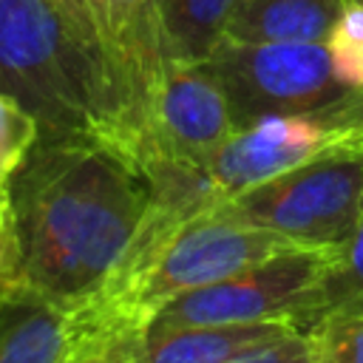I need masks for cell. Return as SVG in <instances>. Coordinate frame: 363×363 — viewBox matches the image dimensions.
Returning a JSON list of instances; mask_svg holds the SVG:
<instances>
[{
	"label": "cell",
	"instance_id": "e0dca14e",
	"mask_svg": "<svg viewBox=\"0 0 363 363\" xmlns=\"http://www.w3.org/2000/svg\"><path fill=\"white\" fill-rule=\"evenodd\" d=\"M57 3H62V0H57Z\"/></svg>",
	"mask_w": 363,
	"mask_h": 363
},
{
	"label": "cell",
	"instance_id": "ac0fdd59",
	"mask_svg": "<svg viewBox=\"0 0 363 363\" xmlns=\"http://www.w3.org/2000/svg\"><path fill=\"white\" fill-rule=\"evenodd\" d=\"M360 3H363V0H360Z\"/></svg>",
	"mask_w": 363,
	"mask_h": 363
},
{
	"label": "cell",
	"instance_id": "4fadbf2b",
	"mask_svg": "<svg viewBox=\"0 0 363 363\" xmlns=\"http://www.w3.org/2000/svg\"><path fill=\"white\" fill-rule=\"evenodd\" d=\"M323 45L335 79L349 91L363 94V3L360 0H346Z\"/></svg>",
	"mask_w": 363,
	"mask_h": 363
},
{
	"label": "cell",
	"instance_id": "8992f818",
	"mask_svg": "<svg viewBox=\"0 0 363 363\" xmlns=\"http://www.w3.org/2000/svg\"><path fill=\"white\" fill-rule=\"evenodd\" d=\"M343 145H363V94L329 111L278 113L235 128L201 170L213 199L224 201Z\"/></svg>",
	"mask_w": 363,
	"mask_h": 363
},
{
	"label": "cell",
	"instance_id": "5bb4252c",
	"mask_svg": "<svg viewBox=\"0 0 363 363\" xmlns=\"http://www.w3.org/2000/svg\"><path fill=\"white\" fill-rule=\"evenodd\" d=\"M323 298H326V312L340 306H363V210L352 233L337 247H332Z\"/></svg>",
	"mask_w": 363,
	"mask_h": 363
},
{
	"label": "cell",
	"instance_id": "277c9868",
	"mask_svg": "<svg viewBox=\"0 0 363 363\" xmlns=\"http://www.w3.org/2000/svg\"><path fill=\"white\" fill-rule=\"evenodd\" d=\"M224 204L301 247H337L363 210V145L332 147Z\"/></svg>",
	"mask_w": 363,
	"mask_h": 363
},
{
	"label": "cell",
	"instance_id": "ba28073f",
	"mask_svg": "<svg viewBox=\"0 0 363 363\" xmlns=\"http://www.w3.org/2000/svg\"><path fill=\"white\" fill-rule=\"evenodd\" d=\"M289 323H201V326H147L119 340L94 363H224L247 349L286 337Z\"/></svg>",
	"mask_w": 363,
	"mask_h": 363
},
{
	"label": "cell",
	"instance_id": "52a82bcc",
	"mask_svg": "<svg viewBox=\"0 0 363 363\" xmlns=\"http://www.w3.org/2000/svg\"><path fill=\"white\" fill-rule=\"evenodd\" d=\"M233 130L227 94L207 60H164L147 105L139 167L147 159L204 164Z\"/></svg>",
	"mask_w": 363,
	"mask_h": 363
},
{
	"label": "cell",
	"instance_id": "7a4b0ae2",
	"mask_svg": "<svg viewBox=\"0 0 363 363\" xmlns=\"http://www.w3.org/2000/svg\"><path fill=\"white\" fill-rule=\"evenodd\" d=\"M0 88L40 136L102 139L139 164V105L88 0H0Z\"/></svg>",
	"mask_w": 363,
	"mask_h": 363
},
{
	"label": "cell",
	"instance_id": "8fae6325",
	"mask_svg": "<svg viewBox=\"0 0 363 363\" xmlns=\"http://www.w3.org/2000/svg\"><path fill=\"white\" fill-rule=\"evenodd\" d=\"M235 0H156V20L167 60L199 62L224 37Z\"/></svg>",
	"mask_w": 363,
	"mask_h": 363
},
{
	"label": "cell",
	"instance_id": "30bf717a",
	"mask_svg": "<svg viewBox=\"0 0 363 363\" xmlns=\"http://www.w3.org/2000/svg\"><path fill=\"white\" fill-rule=\"evenodd\" d=\"M346 0H235L224 37L244 43H323Z\"/></svg>",
	"mask_w": 363,
	"mask_h": 363
},
{
	"label": "cell",
	"instance_id": "3957f363",
	"mask_svg": "<svg viewBox=\"0 0 363 363\" xmlns=\"http://www.w3.org/2000/svg\"><path fill=\"white\" fill-rule=\"evenodd\" d=\"M332 247H295L264 258L210 286L184 292L164 303L150 326L201 323H289L309 329L323 312V284Z\"/></svg>",
	"mask_w": 363,
	"mask_h": 363
},
{
	"label": "cell",
	"instance_id": "5b68a950",
	"mask_svg": "<svg viewBox=\"0 0 363 363\" xmlns=\"http://www.w3.org/2000/svg\"><path fill=\"white\" fill-rule=\"evenodd\" d=\"M207 65L218 77L235 128L278 113H318L354 96L332 74L323 43H244L221 37Z\"/></svg>",
	"mask_w": 363,
	"mask_h": 363
},
{
	"label": "cell",
	"instance_id": "7c38bea8",
	"mask_svg": "<svg viewBox=\"0 0 363 363\" xmlns=\"http://www.w3.org/2000/svg\"><path fill=\"white\" fill-rule=\"evenodd\" d=\"M312 363H363V306H340L320 315L309 329Z\"/></svg>",
	"mask_w": 363,
	"mask_h": 363
},
{
	"label": "cell",
	"instance_id": "9a60e30c",
	"mask_svg": "<svg viewBox=\"0 0 363 363\" xmlns=\"http://www.w3.org/2000/svg\"><path fill=\"white\" fill-rule=\"evenodd\" d=\"M37 139H40L37 116L20 99H14L9 91L0 88V187L9 184V179L17 173V167L37 145Z\"/></svg>",
	"mask_w": 363,
	"mask_h": 363
},
{
	"label": "cell",
	"instance_id": "2e32d148",
	"mask_svg": "<svg viewBox=\"0 0 363 363\" xmlns=\"http://www.w3.org/2000/svg\"><path fill=\"white\" fill-rule=\"evenodd\" d=\"M224 363H312L309 354V337L306 332H292L286 337H278L272 343L247 349Z\"/></svg>",
	"mask_w": 363,
	"mask_h": 363
},
{
	"label": "cell",
	"instance_id": "9c48e42d",
	"mask_svg": "<svg viewBox=\"0 0 363 363\" xmlns=\"http://www.w3.org/2000/svg\"><path fill=\"white\" fill-rule=\"evenodd\" d=\"M0 363H82L74 309L34 298H0Z\"/></svg>",
	"mask_w": 363,
	"mask_h": 363
},
{
	"label": "cell",
	"instance_id": "6da1fadb",
	"mask_svg": "<svg viewBox=\"0 0 363 363\" xmlns=\"http://www.w3.org/2000/svg\"><path fill=\"white\" fill-rule=\"evenodd\" d=\"M6 187L14 269L0 298L62 309L111 281L153 196L136 162L91 136H40Z\"/></svg>",
	"mask_w": 363,
	"mask_h": 363
}]
</instances>
